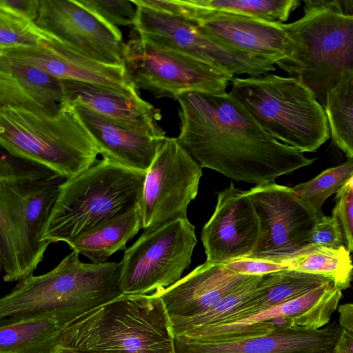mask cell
<instances>
[{
	"instance_id": "1",
	"label": "cell",
	"mask_w": 353,
	"mask_h": 353,
	"mask_svg": "<svg viewBox=\"0 0 353 353\" xmlns=\"http://www.w3.org/2000/svg\"><path fill=\"white\" fill-rule=\"evenodd\" d=\"M179 104V143L202 168L256 185L313 163L266 132L229 92H188Z\"/></svg>"
},
{
	"instance_id": "2",
	"label": "cell",
	"mask_w": 353,
	"mask_h": 353,
	"mask_svg": "<svg viewBox=\"0 0 353 353\" xmlns=\"http://www.w3.org/2000/svg\"><path fill=\"white\" fill-rule=\"evenodd\" d=\"M61 177L37 163L1 152L0 264L6 282L33 275L51 243L44 230L57 199Z\"/></svg>"
},
{
	"instance_id": "3",
	"label": "cell",
	"mask_w": 353,
	"mask_h": 353,
	"mask_svg": "<svg viewBox=\"0 0 353 353\" xmlns=\"http://www.w3.org/2000/svg\"><path fill=\"white\" fill-rule=\"evenodd\" d=\"M72 250L51 271L20 281L0 300V319L53 317L63 327L123 294L121 263H83Z\"/></svg>"
},
{
	"instance_id": "4",
	"label": "cell",
	"mask_w": 353,
	"mask_h": 353,
	"mask_svg": "<svg viewBox=\"0 0 353 353\" xmlns=\"http://www.w3.org/2000/svg\"><path fill=\"white\" fill-rule=\"evenodd\" d=\"M174 338L159 295L122 294L63 326L59 344L90 353H176Z\"/></svg>"
},
{
	"instance_id": "5",
	"label": "cell",
	"mask_w": 353,
	"mask_h": 353,
	"mask_svg": "<svg viewBox=\"0 0 353 353\" xmlns=\"http://www.w3.org/2000/svg\"><path fill=\"white\" fill-rule=\"evenodd\" d=\"M145 173L103 158L59 185L43 238L68 243L141 204Z\"/></svg>"
},
{
	"instance_id": "6",
	"label": "cell",
	"mask_w": 353,
	"mask_h": 353,
	"mask_svg": "<svg viewBox=\"0 0 353 353\" xmlns=\"http://www.w3.org/2000/svg\"><path fill=\"white\" fill-rule=\"evenodd\" d=\"M0 144L10 154L43 165L65 179L90 168L99 154L74 106L65 101L54 116L0 108Z\"/></svg>"
},
{
	"instance_id": "7",
	"label": "cell",
	"mask_w": 353,
	"mask_h": 353,
	"mask_svg": "<svg viewBox=\"0 0 353 353\" xmlns=\"http://www.w3.org/2000/svg\"><path fill=\"white\" fill-rule=\"evenodd\" d=\"M230 83V94L278 141L303 153L330 139L323 106L297 79L268 73L234 77Z\"/></svg>"
},
{
	"instance_id": "8",
	"label": "cell",
	"mask_w": 353,
	"mask_h": 353,
	"mask_svg": "<svg viewBox=\"0 0 353 353\" xmlns=\"http://www.w3.org/2000/svg\"><path fill=\"white\" fill-rule=\"evenodd\" d=\"M283 28L291 48L276 65L305 84L324 106L328 92L353 75V14L305 10Z\"/></svg>"
},
{
	"instance_id": "9",
	"label": "cell",
	"mask_w": 353,
	"mask_h": 353,
	"mask_svg": "<svg viewBox=\"0 0 353 353\" xmlns=\"http://www.w3.org/2000/svg\"><path fill=\"white\" fill-rule=\"evenodd\" d=\"M196 243L195 228L188 218L144 230L120 261L122 294H151L176 283L191 263Z\"/></svg>"
},
{
	"instance_id": "10",
	"label": "cell",
	"mask_w": 353,
	"mask_h": 353,
	"mask_svg": "<svg viewBox=\"0 0 353 353\" xmlns=\"http://www.w3.org/2000/svg\"><path fill=\"white\" fill-rule=\"evenodd\" d=\"M124 66L136 88L155 98L199 92L223 94L234 77L232 74L176 50L139 38L123 48Z\"/></svg>"
},
{
	"instance_id": "11",
	"label": "cell",
	"mask_w": 353,
	"mask_h": 353,
	"mask_svg": "<svg viewBox=\"0 0 353 353\" xmlns=\"http://www.w3.org/2000/svg\"><path fill=\"white\" fill-rule=\"evenodd\" d=\"M137 13L134 28L139 39L183 53L234 77H256L274 71L276 61L227 47L203 34L192 19L131 0Z\"/></svg>"
},
{
	"instance_id": "12",
	"label": "cell",
	"mask_w": 353,
	"mask_h": 353,
	"mask_svg": "<svg viewBox=\"0 0 353 353\" xmlns=\"http://www.w3.org/2000/svg\"><path fill=\"white\" fill-rule=\"evenodd\" d=\"M248 192L258 216L260 233L254 249L245 258L283 265L306 243L310 229L323 214L313 210L292 188L275 182L255 185Z\"/></svg>"
},
{
	"instance_id": "13",
	"label": "cell",
	"mask_w": 353,
	"mask_h": 353,
	"mask_svg": "<svg viewBox=\"0 0 353 353\" xmlns=\"http://www.w3.org/2000/svg\"><path fill=\"white\" fill-rule=\"evenodd\" d=\"M202 169L176 137L165 138L145 174L141 201L143 230L187 218Z\"/></svg>"
},
{
	"instance_id": "14",
	"label": "cell",
	"mask_w": 353,
	"mask_h": 353,
	"mask_svg": "<svg viewBox=\"0 0 353 353\" xmlns=\"http://www.w3.org/2000/svg\"><path fill=\"white\" fill-rule=\"evenodd\" d=\"M39 28L48 37L98 63L124 65L122 34L77 0H40Z\"/></svg>"
},
{
	"instance_id": "15",
	"label": "cell",
	"mask_w": 353,
	"mask_h": 353,
	"mask_svg": "<svg viewBox=\"0 0 353 353\" xmlns=\"http://www.w3.org/2000/svg\"><path fill=\"white\" fill-rule=\"evenodd\" d=\"M160 8L192 19L203 34L227 47L271 59L276 63L290 52L291 43L283 23L200 9L183 0H162Z\"/></svg>"
},
{
	"instance_id": "16",
	"label": "cell",
	"mask_w": 353,
	"mask_h": 353,
	"mask_svg": "<svg viewBox=\"0 0 353 353\" xmlns=\"http://www.w3.org/2000/svg\"><path fill=\"white\" fill-rule=\"evenodd\" d=\"M259 233L258 216L248 190L236 188L231 183L217 192L214 213L201 233L205 261L225 264L248 256Z\"/></svg>"
},
{
	"instance_id": "17",
	"label": "cell",
	"mask_w": 353,
	"mask_h": 353,
	"mask_svg": "<svg viewBox=\"0 0 353 353\" xmlns=\"http://www.w3.org/2000/svg\"><path fill=\"white\" fill-rule=\"evenodd\" d=\"M0 57L34 66L60 80L101 85L128 94H139L124 65L98 63L48 35L39 46L0 50Z\"/></svg>"
},
{
	"instance_id": "18",
	"label": "cell",
	"mask_w": 353,
	"mask_h": 353,
	"mask_svg": "<svg viewBox=\"0 0 353 353\" xmlns=\"http://www.w3.org/2000/svg\"><path fill=\"white\" fill-rule=\"evenodd\" d=\"M341 327L335 323L314 330L278 327L256 337L228 342H201L175 336L176 353H332Z\"/></svg>"
},
{
	"instance_id": "19",
	"label": "cell",
	"mask_w": 353,
	"mask_h": 353,
	"mask_svg": "<svg viewBox=\"0 0 353 353\" xmlns=\"http://www.w3.org/2000/svg\"><path fill=\"white\" fill-rule=\"evenodd\" d=\"M253 276L234 272L225 264L205 261L155 294L163 300L171 321L190 319L210 310Z\"/></svg>"
},
{
	"instance_id": "20",
	"label": "cell",
	"mask_w": 353,
	"mask_h": 353,
	"mask_svg": "<svg viewBox=\"0 0 353 353\" xmlns=\"http://www.w3.org/2000/svg\"><path fill=\"white\" fill-rule=\"evenodd\" d=\"M70 104L94 139L103 158L146 174L167 137L109 119L81 105Z\"/></svg>"
},
{
	"instance_id": "21",
	"label": "cell",
	"mask_w": 353,
	"mask_h": 353,
	"mask_svg": "<svg viewBox=\"0 0 353 353\" xmlns=\"http://www.w3.org/2000/svg\"><path fill=\"white\" fill-rule=\"evenodd\" d=\"M63 101L79 104L109 119L166 137L159 124L160 109L143 99L139 94H128L98 84L61 80Z\"/></svg>"
},
{
	"instance_id": "22",
	"label": "cell",
	"mask_w": 353,
	"mask_h": 353,
	"mask_svg": "<svg viewBox=\"0 0 353 353\" xmlns=\"http://www.w3.org/2000/svg\"><path fill=\"white\" fill-rule=\"evenodd\" d=\"M63 101L61 80L34 66L0 57V108L54 116Z\"/></svg>"
},
{
	"instance_id": "23",
	"label": "cell",
	"mask_w": 353,
	"mask_h": 353,
	"mask_svg": "<svg viewBox=\"0 0 353 353\" xmlns=\"http://www.w3.org/2000/svg\"><path fill=\"white\" fill-rule=\"evenodd\" d=\"M342 296V290L334 283H326L296 299L245 319L242 323L252 324L286 317L293 325L321 329L330 322Z\"/></svg>"
},
{
	"instance_id": "24",
	"label": "cell",
	"mask_w": 353,
	"mask_h": 353,
	"mask_svg": "<svg viewBox=\"0 0 353 353\" xmlns=\"http://www.w3.org/2000/svg\"><path fill=\"white\" fill-rule=\"evenodd\" d=\"M142 229L141 204L68 243L72 250L103 263L126 245Z\"/></svg>"
},
{
	"instance_id": "25",
	"label": "cell",
	"mask_w": 353,
	"mask_h": 353,
	"mask_svg": "<svg viewBox=\"0 0 353 353\" xmlns=\"http://www.w3.org/2000/svg\"><path fill=\"white\" fill-rule=\"evenodd\" d=\"M61 329L50 316L1 319L0 353H52Z\"/></svg>"
},
{
	"instance_id": "26",
	"label": "cell",
	"mask_w": 353,
	"mask_h": 353,
	"mask_svg": "<svg viewBox=\"0 0 353 353\" xmlns=\"http://www.w3.org/2000/svg\"><path fill=\"white\" fill-rule=\"evenodd\" d=\"M332 281L328 278L292 269L263 274L258 291L234 323L296 299Z\"/></svg>"
},
{
	"instance_id": "27",
	"label": "cell",
	"mask_w": 353,
	"mask_h": 353,
	"mask_svg": "<svg viewBox=\"0 0 353 353\" xmlns=\"http://www.w3.org/2000/svg\"><path fill=\"white\" fill-rule=\"evenodd\" d=\"M288 269L328 278L344 290L350 287L353 264L345 246L331 248L305 243L283 263Z\"/></svg>"
},
{
	"instance_id": "28",
	"label": "cell",
	"mask_w": 353,
	"mask_h": 353,
	"mask_svg": "<svg viewBox=\"0 0 353 353\" xmlns=\"http://www.w3.org/2000/svg\"><path fill=\"white\" fill-rule=\"evenodd\" d=\"M263 275H254L208 312L197 316L171 321L174 336L198 329L233 323L258 291Z\"/></svg>"
},
{
	"instance_id": "29",
	"label": "cell",
	"mask_w": 353,
	"mask_h": 353,
	"mask_svg": "<svg viewBox=\"0 0 353 353\" xmlns=\"http://www.w3.org/2000/svg\"><path fill=\"white\" fill-rule=\"evenodd\" d=\"M323 108L334 143L353 159V75L328 92Z\"/></svg>"
},
{
	"instance_id": "30",
	"label": "cell",
	"mask_w": 353,
	"mask_h": 353,
	"mask_svg": "<svg viewBox=\"0 0 353 353\" xmlns=\"http://www.w3.org/2000/svg\"><path fill=\"white\" fill-rule=\"evenodd\" d=\"M188 6L264 21L283 23L299 6V0H183Z\"/></svg>"
},
{
	"instance_id": "31",
	"label": "cell",
	"mask_w": 353,
	"mask_h": 353,
	"mask_svg": "<svg viewBox=\"0 0 353 353\" xmlns=\"http://www.w3.org/2000/svg\"><path fill=\"white\" fill-rule=\"evenodd\" d=\"M353 176V159L329 168L314 178L292 187L293 191L309 206L317 212L326 199L337 193Z\"/></svg>"
},
{
	"instance_id": "32",
	"label": "cell",
	"mask_w": 353,
	"mask_h": 353,
	"mask_svg": "<svg viewBox=\"0 0 353 353\" xmlns=\"http://www.w3.org/2000/svg\"><path fill=\"white\" fill-rule=\"evenodd\" d=\"M46 37L35 21L0 8V50L37 47Z\"/></svg>"
},
{
	"instance_id": "33",
	"label": "cell",
	"mask_w": 353,
	"mask_h": 353,
	"mask_svg": "<svg viewBox=\"0 0 353 353\" xmlns=\"http://www.w3.org/2000/svg\"><path fill=\"white\" fill-rule=\"evenodd\" d=\"M107 24L118 28L133 25L136 17V6L127 0H77Z\"/></svg>"
},
{
	"instance_id": "34",
	"label": "cell",
	"mask_w": 353,
	"mask_h": 353,
	"mask_svg": "<svg viewBox=\"0 0 353 353\" xmlns=\"http://www.w3.org/2000/svg\"><path fill=\"white\" fill-rule=\"evenodd\" d=\"M306 243L331 248L344 245V239L337 220L322 215L310 229Z\"/></svg>"
},
{
	"instance_id": "35",
	"label": "cell",
	"mask_w": 353,
	"mask_h": 353,
	"mask_svg": "<svg viewBox=\"0 0 353 353\" xmlns=\"http://www.w3.org/2000/svg\"><path fill=\"white\" fill-rule=\"evenodd\" d=\"M332 210L338 221L344 239V245L353 254V195L344 186L336 193Z\"/></svg>"
},
{
	"instance_id": "36",
	"label": "cell",
	"mask_w": 353,
	"mask_h": 353,
	"mask_svg": "<svg viewBox=\"0 0 353 353\" xmlns=\"http://www.w3.org/2000/svg\"><path fill=\"white\" fill-rule=\"evenodd\" d=\"M225 265L234 272L246 275H263L288 269L280 263L249 258L239 259Z\"/></svg>"
},
{
	"instance_id": "37",
	"label": "cell",
	"mask_w": 353,
	"mask_h": 353,
	"mask_svg": "<svg viewBox=\"0 0 353 353\" xmlns=\"http://www.w3.org/2000/svg\"><path fill=\"white\" fill-rule=\"evenodd\" d=\"M0 8L35 21L39 12L40 0H0Z\"/></svg>"
},
{
	"instance_id": "38",
	"label": "cell",
	"mask_w": 353,
	"mask_h": 353,
	"mask_svg": "<svg viewBox=\"0 0 353 353\" xmlns=\"http://www.w3.org/2000/svg\"><path fill=\"white\" fill-rule=\"evenodd\" d=\"M303 10H330L345 14H353V1H303Z\"/></svg>"
},
{
	"instance_id": "39",
	"label": "cell",
	"mask_w": 353,
	"mask_h": 353,
	"mask_svg": "<svg viewBox=\"0 0 353 353\" xmlns=\"http://www.w3.org/2000/svg\"><path fill=\"white\" fill-rule=\"evenodd\" d=\"M332 353H353V334L341 327Z\"/></svg>"
},
{
	"instance_id": "40",
	"label": "cell",
	"mask_w": 353,
	"mask_h": 353,
	"mask_svg": "<svg viewBox=\"0 0 353 353\" xmlns=\"http://www.w3.org/2000/svg\"><path fill=\"white\" fill-rule=\"evenodd\" d=\"M340 326L353 334V303L338 307Z\"/></svg>"
},
{
	"instance_id": "41",
	"label": "cell",
	"mask_w": 353,
	"mask_h": 353,
	"mask_svg": "<svg viewBox=\"0 0 353 353\" xmlns=\"http://www.w3.org/2000/svg\"><path fill=\"white\" fill-rule=\"evenodd\" d=\"M52 353H90V352H85L79 351V350L67 347H65L63 345L59 344L54 348V350L52 351Z\"/></svg>"
},
{
	"instance_id": "42",
	"label": "cell",
	"mask_w": 353,
	"mask_h": 353,
	"mask_svg": "<svg viewBox=\"0 0 353 353\" xmlns=\"http://www.w3.org/2000/svg\"><path fill=\"white\" fill-rule=\"evenodd\" d=\"M344 187L353 195V176L345 184Z\"/></svg>"
},
{
	"instance_id": "43",
	"label": "cell",
	"mask_w": 353,
	"mask_h": 353,
	"mask_svg": "<svg viewBox=\"0 0 353 353\" xmlns=\"http://www.w3.org/2000/svg\"><path fill=\"white\" fill-rule=\"evenodd\" d=\"M352 281H353V272H352Z\"/></svg>"
}]
</instances>
